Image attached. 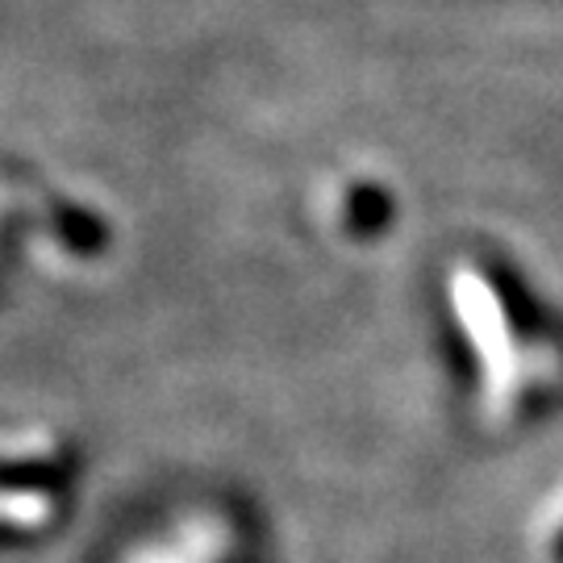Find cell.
Masks as SVG:
<instances>
[{"mask_svg": "<svg viewBox=\"0 0 563 563\" xmlns=\"http://www.w3.org/2000/svg\"><path fill=\"white\" fill-rule=\"evenodd\" d=\"M67 509V463L46 443H0V547L55 530Z\"/></svg>", "mask_w": 563, "mask_h": 563, "instance_id": "6da1fadb", "label": "cell"}, {"mask_svg": "<svg viewBox=\"0 0 563 563\" xmlns=\"http://www.w3.org/2000/svg\"><path fill=\"white\" fill-rule=\"evenodd\" d=\"M118 563H246V551L225 522L192 514L130 543Z\"/></svg>", "mask_w": 563, "mask_h": 563, "instance_id": "7a4b0ae2", "label": "cell"}]
</instances>
